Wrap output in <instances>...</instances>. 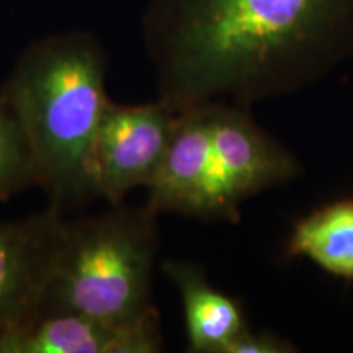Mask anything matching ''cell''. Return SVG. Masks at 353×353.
Wrapping results in <instances>:
<instances>
[{
	"label": "cell",
	"mask_w": 353,
	"mask_h": 353,
	"mask_svg": "<svg viewBox=\"0 0 353 353\" xmlns=\"http://www.w3.org/2000/svg\"><path fill=\"white\" fill-rule=\"evenodd\" d=\"M157 214L149 205H114L112 211L94 218L64 219L41 314L69 312L125 321L154 311Z\"/></svg>",
	"instance_id": "3"
},
{
	"label": "cell",
	"mask_w": 353,
	"mask_h": 353,
	"mask_svg": "<svg viewBox=\"0 0 353 353\" xmlns=\"http://www.w3.org/2000/svg\"><path fill=\"white\" fill-rule=\"evenodd\" d=\"M286 254L309 259L332 276L353 283V198L327 203L299 219Z\"/></svg>",
	"instance_id": "10"
},
{
	"label": "cell",
	"mask_w": 353,
	"mask_h": 353,
	"mask_svg": "<svg viewBox=\"0 0 353 353\" xmlns=\"http://www.w3.org/2000/svg\"><path fill=\"white\" fill-rule=\"evenodd\" d=\"M105 72L94 37L52 34L26 48L0 95L23 132L34 183L63 208L97 195L92 161L110 103Z\"/></svg>",
	"instance_id": "2"
},
{
	"label": "cell",
	"mask_w": 353,
	"mask_h": 353,
	"mask_svg": "<svg viewBox=\"0 0 353 353\" xmlns=\"http://www.w3.org/2000/svg\"><path fill=\"white\" fill-rule=\"evenodd\" d=\"M148 205L196 218L239 219V203L229 192L214 157L208 103L176 112L164 159L152 176Z\"/></svg>",
	"instance_id": "4"
},
{
	"label": "cell",
	"mask_w": 353,
	"mask_h": 353,
	"mask_svg": "<svg viewBox=\"0 0 353 353\" xmlns=\"http://www.w3.org/2000/svg\"><path fill=\"white\" fill-rule=\"evenodd\" d=\"M34 183L28 145L19 123L0 97V198Z\"/></svg>",
	"instance_id": "11"
},
{
	"label": "cell",
	"mask_w": 353,
	"mask_h": 353,
	"mask_svg": "<svg viewBox=\"0 0 353 353\" xmlns=\"http://www.w3.org/2000/svg\"><path fill=\"white\" fill-rule=\"evenodd\" d=\"M294 345L270 332H252L249 327L237 335L226 353H291Z\"/></svg>",
	"instance_id": "12"
},
{
	"label": "cell",
	"mask_w": 353,
	"mask_h": 353,
	"mask_svg": "<svg viewBox=\"0 0 353 353\" xmlns=\"http://www.w3.org/2000/svg\"><path fill=\"white\" fill-rule=\"evenodd\" d=\"M143 33L172 108L218 99L247 108L353 56V0H149Z\"/></svg>",
	"instance_id": "1"
},
{
	"label": "cell",
	"mask_w": 353,
	"mask_h": 353,
	"mask_svg": "<svg viewBox=\"0 0 353 353\" xmlns=\"http://www.w3.org/2000/svg\"><path fill=\"white\" fill-rule=\"evenodd\" d=\"M63 206L20 221H0V342L41 314Z\"/></svg>",
	"instance_id": "6"
},
{
	"label": "cell",
	"mask_w": 353,
	"mask_h": 353,
	"mask_svg": "<svg viewBox=\"0 0 353 353\" xmlns=\"http://www.w3.org/2000/svg\"><path fill=\"white\" fill-rule=\"evenodd\" d=\"M164 273L176 286L187 321L188 352L226 353L228 347L247 329L237 301L210 285L205 273L188 262H165Z\"/></svg>",
	"instance_id": "9"
},
{
	"label": "cell",
	"mask_w": 353,
	"mask_h": 353,
	"mask_svg": "<svg viewBox=\"0 0 353 353\" xmlns=\"http://www.w3.org/2000/svg\"><path fill=\"white\" fill-rule=\"evenodd\" d=\"M162 350L157 309L110 321L69 312L41 314L0 342V353H156Z\"/></svg>",
	"instance_id": "8"
},
{
	"label": "cell",
	"mask_w": 353,
	"mask_h": 353,
	"mask_svg": "<svg viewBox=\"0 0 353 353\" xmlns=\"http://www.w3.org/2000/svg\"><path fill=\"white\" fill-rule=\"evenodd\" d=\"M214 157L234 200L276 187L301 174L293 154L268 136L245 107L208 101Z\"/></svg>",
	"instance_id": "7"
},
{
	"label": "cell",
	"mask_w": 353,
	"mask_h": 353,
	"mask_svg": "<svg viewBox=\"0 0 353 353\" xmlns=\"http://www.w3.org/2000/svg\"><path fill=\"white\" fill-rule=\"evenodd\" d=\"M176 110L164 100L145 105L110 101L94 143L97 195L120 205L136 187H148L164 159Z\"/></svg>",
	"instance_id": "5"
}]
</instances>
